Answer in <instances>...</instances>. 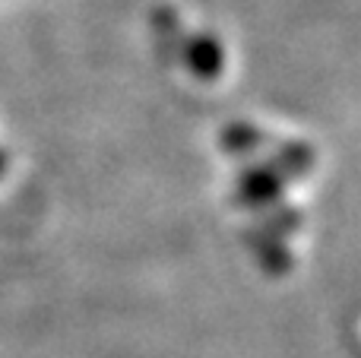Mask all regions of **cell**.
I'll use <instances>...</instances> for the list:
<instances>
[{
    "label": "cell",
    "instance_id": "obj_1",
    "mask_svg": "<svg viewBox=\"0 0 361 358\" xmlns=\"http://www.w3.org/2000/svg\"><path fill=\"white\" fill-rule=\"evenodd\" d=\"M222 61H225V51L212 35L187 38L184 63H187V70H190L193 76H200V80H216V76L222 73Z\"/></svg>",
    "mask_w": 361,
    "mask_h": 358
},
{
    "label": "cell",
    "instance_id": "obj_2",
    "mask_svg": "<svg viewBox=\"0 0 361 358\" xmlns=\"http://www.w3.org/2000/svg\"><path fill=\"white\" fill-rule=\"evenodd\" d=\"M282 190V175L269 165V168H254L244 175L241 181V203H250V206H257V203H267L273 200V197H279Z\"/></svg>",
    "mask_w": 361,
    "mask_h": 358
},
{
    "label": "cell",
    "instance_id": "obj_3",
    "mask_svg": "<svg viewBox=\"0 0 361 358\" xmlns=\"http://www.w3.org/2000/svg\"><path fill=\"white\" fill-rule=\"evenodd\" d=\"M225 146H231V149H254L257 133L250 130V127H231V130L225 133Z\"/></svg>",
    "mask_w": 361,
    "mask_h": 358
},
{
    "label": "cell",
    "instance_id": "obj_4",
    "mask_svg": "<svg viewBox=\"0 0 361 358\" xmlns=\"http://www.w3.org/2000/svg\"><path fill=\"white\" fill-rule=\"evenodd\" d=\"M4 168H6V152L0 149V175H4Z\"/></svg>",
    "mask_w": 361,
    "mask_h": 358
}]
</instances>
